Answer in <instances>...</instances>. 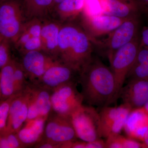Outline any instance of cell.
<instances>
[{
	"instance_id": "1",
	"label": "cell",
	"mask_w": 148,
	"mask_h": 148,
	"mask_svg": "<svg viewBox=\"0 0 148 148\" xmlns=\"http://www.w3.org/2000/svg\"><path fill=\"white\" fill-rule=\"evenodd\" d=\"M79 83L81 93L88 106H108L117 100L113 73L97 56L92 55L80 69Z\"/></svg>"
},
{
	"instance_id": "2",
	"label": "cell",
	"mask_w": 148,
	"mask_h": 148,
	"mask_svg": "<svg viewBox=\"0 0 148 148\" xmlns=\"http://www.w3.org/2000/svg\"><path fill=\"white\" fill-rule=\"evenodd\" d=\"M94 52L92 40L77 18L61 24L57 60L80 69Z\"/></svg>"
},
{
	"instance_id": "3",
	"label": "cell",
	"mask_w": 148,
	"mask_h": 148,
	"mask_svg": "<svg viewBox=\"0 0 148 148\" xmlns=\"http://www.w3.org/2000/svg\"><path fill=\"white\" fill-rule=\"evenodd\" d=\"M139 15L127 18L103 40L93 41L94 51L109 61L114 53L140 35Z\"/></svg>"
},
{
	"instance_id": "4",
	"label": "cell",
	"mask_w": 148,
	"mask_h": 148,
	"mask_svg": "<svg viewBox=\"0 0 148 148\" xmlns=\"http://www.w3.org/2000/svg\"><path fill=\"white\" fill-rule=\"evenodd\" d=\"M28 21L24 0L0 2V39L13 42Z\"/></svg>"
},
{
	"instance_id": "5",
	"label": "cell",
	"mask_w": 148,
	"mask_h": 148,
	"mask_svg": "<svg viewBox=\"0 0 148 148\" xmlns=\"http://www.w3.org/2000/svg\"><path fill=\"white\" fill-rule=\"evenodd\" d=\"M77 139L71 116L58 114L51 111L47 120L41 141L53 143L58 148H69L70 144Z\"/></svg>"
},
{
	"instance_id": "6",
	"label": "cell",
	"mask_w": 148,
	"mask_h": 148,
	"mask_svg": "<svg viewBox=\"0 0 148 148\" xmlns=\"http://www.w3.org/2000/svg\"><path fill=\"white\" fill-rule=\"evenodd\" d=\"M140 46V35L118 49L109 60L110 69L115 79L118 99L127 75L135 63Z\"/></svg>"
},
{
	"instance_id": "7",
	"label": "cell",
	"mask_w": 148,
	"mask_h": 148,
	"mask_svg": "<svg viewBox=\"0 0 148 148\" xmlns=\"http://www.w3.org/2000/svg\"><path fill=\"white\" fill-rule=\"evenodd\" d=\"M71 118L78 139L89 142L101 138L99 113L93 106L82 105Z\"/></svg>"
},
{
	"instance_id": "8",
	"label": "cell",
	"mask_w": 148,
	"mask_h": 148,
	"mask_svg": "<svg viewBox=\"0 0 148 148\" xmlns=\"http://www.w3.org/2000/svg\"><path fill=\"white\" fill-rule=\"evenodd\" d=\"M78 82L63 85L52 90V111L65 116H71L83 105L84 98L77 89Z\"/></svg>"
},
{
	"instance_id": "9",
	"label": "cell",
	"mask_w": 148,
	"mask_h": 148,
	"mask_svg": "<svg viewBox=\"0 0 148 148\" xmlns=\"http://www.w3.org/2000/svg\"><path fill=\"white\" fill-rule=\"evenodd\" d=\"M77 18L92 42L110 34L126 19L103 13L91 14L84 10Z\"/></svg>"
},
{
	"instance_id": "10",
	"label": "cell",
	"mask_w": 148,
	"mask_h": 148,
	"mask_svg": "<svg viewBox=\"0 0 148 148\" xmlns=\"http://www.w3.org/2000/svg\"><path fill=\"white\" fill-rule=\"evenodd\" d=\"M80 70L75 67L57 61L47 69L37 85L51 90L71 82L79 83Z\"/></svg>"
},
{
	"instance_id": "11",
	"label": "cell",
	"mask_w": 148,
	"mask_h": 148,
	"mask_svg": "<svg viewBox=\"0 0 148 148\" xmlns=\"http://www.w3.org/2000/svg\"><path fill=\"white\" fill-rule=\"evenodd\" d=\"M132 109L123 104L118 107H104L99 112L101 138H107L114 134H120Z\"/></svg>"
},
{
	"instance_id": "12",
	"label": "cell",
	"mask_w": 148,
	"mask_h": 148,
	"mask_svg": "<svg viewBox=\"0 0 148 148\" xmlns=\"http://www.w3.org/2000/svg\"><path fill=\"white\" fill-rule=\"evenodd\" d=\"M15 58L21 64L29 84L36 83L57 61L42 50L28 51Z\"/></svg>"
},
{
	"instance_id": "13",
	"label": "cell",
	"mask_w": 148,
	"mask_h": 148,
	"mask_svg": "<svg viewBox=\"0 0 148 148\" xmlns=\"http://www.w3.org/2000/svg\"><path fill=\"white\" fill-rule=\"evenodd\" d=\"M42 19L34 18L27 21L13 42L14 52L20 55L32 51L42 50Z\"/></svg>"
},
{
	"instance_id": "14",
	"label": "cell",
	"mask_w": 148,
	"mask_h": 148,
	"mask_svg": "<svg viewBox=\"0 0 148 148\" xmlns=\"http://www.w3.org/2000/svg\"><path fill=\"white\" fill-rule=\"evenodd\" d=\"M30 95L27 122L48 116L52 111V90L37 85L29 84Z\"/></svg>"
},
{
	"instance_id": "15",
	"label": "cell",
	"mask_w": 148,
	"mask_h": 148,
	"mask_svg": "<svg viewBox=\"0 0 148 148\" xmlns=\"http://www.w3.org/2000/svg\"><path fill=\"white\" fill-rule=\"evenodd\" d=\"M119 98L132 110L144 107L148 101V79L127 81L120 91Z\"/></svg>"
},
{
	"instance_id": "16",
	"label": "cell",
	"mask_w": 148,
	"mask_h": 148,
	"mask_svg": "<svg viewBox=\"0 0 148 148\" xmlns=\"http://www.w3.org/2000/svg\"><path fill=\"white\" fill-rule=\"evenodd\" d=\"M61 25L59 22L49 17L42 19L40 35L42 51L57 61Z\"/></svg>"
},
{
	"instance_id": "17",
	"label": "cell",
	"mask_w": 148,
	"mask_h": 148,
	"mask_svg": "<svg viewBox=\"0 0 148 148\" xmlns=\"http://www.w3.org/2000/svg\"><path fill=\"white\" fill-rule=\"evenodd\" d=\"M123 129L128 138L143 142L148 132V113L144 107L132 110Z\"/></svg>"
},
{
	"instance_id": "18",
	"label": "cell",
	"mask_w": 148,
	"mask_h": 148,
	"mask_svg": "<svg viewBox=\"0 0 148 148\" xmlns=\"http://www.w3.org/2000/svg\"><path fill=\"white\" fill-rule=\"evenodd\" d=\"M86 0H64L51 8L47 17L60 24L75 20L84 10Z\"/></svg>"
},
{
	"instance_id": "19",
	"label": "cell",
	"mask_w": 148,
	"mask_h": 148,
	"mask_svg": "<svg viewBox=\"0 0 148 148\" xmlns=\"http://www.w3.org/2000/svg\"><path fill=\"white\" fill-rule=\"evenodd\" d=\"M102 13L127 19L140 15L135 0H99Z\"/></svg>"
},
{
	"instance_id": "20",
	"label": "cell",
	"mask_w": 148,
	"mask_h": 148,
	"mask_svg": "<svg viewBox=\"0 0 148 148\" xmlns=\"http://www.w3.org/2000/svg\"><path fill=\"white\" fill-rule=\"evenodd\" d=\"M47 119L39 118L25 123L17 132L24 148L33 147L42 140Z\"/></svg>"
},
{
	"instance_id": "21",
	"label": "cell",
	"mask_w": 148,
	"mask_h": 148,
	"mask_svg": "<svg viewBox=\"0 0 148 148\" xmlns=\"http://www.w3.org/2000/svg\"><path fill=\"white\" fill-rule=\"evenodd\" d=\"M0 69V101H1L16 95L14 59Z\"/></svg>"
},
{
	"instance_id": "22",
	"label": "cell",
	"mask_w": 148,
	"mask_h": 148,
	"mask_svg": "<svg viewBox=\"0 0 148 148\" xmlns=\"http://www.w3.org/2000/svg\"><path fill=\"white\" fill-rule=\"evenodd\" d=\"M137 79H148V47H146L140 46L136 60L126 81Z\"/></svg>"
},
{
	"instance_id": "23",
	"label": "cell",
	"mask_w": 148,
	"mask_h": 148,
	"mask_svg": "<svg viewBox=\"0 0 148 148\" xmlns=\"http://www.w3.org/2000/svg\"><path fill=\"white\" fill-rule=\"evenodd\" d=\"M53 2V0H24V9L28 20L47 17Z\"/></svg>"
},
{
	"instance_id": "24",
	"label": "cell",
	"mask_w": 148,
	"mask_h": 148,
	"mask_svg": "<svg viewBox=\"0 0 148 148\" xmlns=\"http://www.w3.org/2000/svg\"><path fill=\"white\" fill-rule=\"evenodd\" d=\"M30 95V90L29 97L23 105L16 112L9 116L6 132L17 133L25 124L28 117Z\"/></svg>"
},
{
	"instance_id": "25",
	"label": "cell",
	"mask_w": 148,
	"mask_h": 148,
	"mask_svg": "<svg viewBox=\"0 0 148 148\" xmlns=\"http://www.w3.org/2000/svg\"><path fill=\"white\" fill-rule=\"evenodd\" d=\"M107 148H145L143 143L130 138H125L120 134L109 136L106 141Z\"/></svg>"
},
{
	"instance_id": "26",
	"label": "cell",
	"mask_w": 148,
	"mask_h": 148,
	"mask_svg": "<svg viewBox=\"0 0 148 148\" xmlns=\"http://www.w3.org/2000/svg\"><path fill=\"white\" fill-rule=\"evenodd\" d=\"M14 76L15 82L16 94L17 95L24 90L28 86L29 83L27 79L26 73L20 62L16 58H14Z\"/></svg>"
},
{
	"instance_id": "27",
	"label": "cell",
	"mask_w": 148,
	"mask_h": 148,
	"mask_svg": "<svg viewBox=\"0 0 148 148\" xmlns=\"http://www.w3.org/2000/svg\"><path fill=\"white\" fill-rule=\"evenodd\" d=\"M13 42L8 40L0 39V69L14 58Z\"/></svg>"
},
{
	"instance_id": "28",
	"label": "cell",
	"mask_w": 148,
	"mask_h": 148,
	"mask_svg": "<svg viewBox=\"0 0 148 148\" xmlns=\"http://www.w3.org/2000/svg\"><path fill=\"white\" fill-rule=\"evenodd\" d=\"M16 95L6 100L0 101V135L6 131L11 104Z\"/></svg>"
},
{
	"instance_id": "29",
	"label": "cell",
	"mask_w": 148,
	"mask_h": 148,
	"mask_svg": "<svg viewBox=\"0 0 148 148\" xmlns=\"http://www.w3.org/2000/svg\"><path fill=\"white\" fill-rule=\"evenodd\" d=\"M24 148L17 133L6 132L0 135V148Z\"/></svg>"
},
{
	"instance_id": "30",
	"label": "cell",
	"mask_w": 148,
	"mask_h": 148,
	"mask_svg": "<svg viewBox=\"0 0 148 148\" xmlns=\"http://www.w3.org/2000/svg\"><path fill=\"white\" fill-rule=\"evenodd\" d=\"M106 141L100 139L86 143L85 148H106Z\"/></svg>"
},
{
	"instance_id": "31",
	"label": "cell",
	"mask_w": 148,
	"mask_h": 148,
	"mask_svg": "<svg viewBox=\"0 0 148 148\" xmlns=\"http://www.w3.org/2000/svg\"><path fill=\"white\" fill-rule=\"evenodd\" d=\"M140 46L148 47V25L143 27L140 33Z\"/></svg>"
},
{
	"instance_id": "32",
	"label": "cell",
	"mask_w": 148,
	"mask_h": 148,
	"mask_svg": "<svg viewBox=\"0 0 148 148\" xmlns=\"http://www.w3.org/2000/svg\"><path fill=\"white\" fill-rule=\"evenodd\" d=\"M140 13L148 16V0H135Z\"/></svg>"
},
{
	"instance_id": "33",
	"label": "cell",
	"mask_w": 148,
	"mask_h": 148,
	"mask_svg": "<svg viewBox=\"0 0 148 148\" xmlns=\"http://www.w3.org/2000/svg\"><path fill=\"white\" fill-rule=\"evenodd\" d=\"M37 148H58L56 145L47 141H41L33 147Z\"/></svg>"
},
{
	"instance_id": "34",
	"label": "cell",
	"mask_w": 148,
	"mask_h": 148,
	"mask_svg": "<svg viewBox=\"0 0 148 148\" xmlns=\"http://www.w3.org/2000/svg\"><path fill=\"white\" fill-rule=\"evenodd\" d=\"M143 143L145 145V148H148V132L145 135Z\"/></svg>"
},
{
	"instance_id": "35",
	"label": "cell",
	"mask_w": 148,
	"mask_h": 148,
	"mask_svg": "<svg viewBox=\"0 0 148 148\" xmlns=\"http://www.w3.org/2000/svg\"><path fill=\"white\" fill-rule=\"evenodd\" d=\"M64 1V0H53V4H52V6H51V8L50 10L51 9V8H53L55 7L56 5H58V3H61V2H62V1Z\"/></svg>"
},
{
	"instance_id": "36",
	"label": "cell",
	"mask_w": 148,
	"mask_h": 148,
	"mask_svg": "<svg viewBox=\"0 0 148 148\" xmlns=\"http://www.w3.org/2000/svg\"><path fill=\"white\" fill-rule=\"evenodd\" d=\"M144 108H145L146 111L148 113V101L147 103H146L145 106H144Z\"/></svg>"
},
{
	"instance_id": "37",
	"label": "cell",
	"mask_w": 148,
	"mask_h": 148,
	"mask_svg": "<svg viewBox=\"0 0 148 148\" xmlns=\"http://www.w3.org/2000/svg\"><path fill=\"white\" fill-rule=\"evenodd\" d=\"M3 1H4V0H0V2Z\"/></svg>"
}]
</instances>
